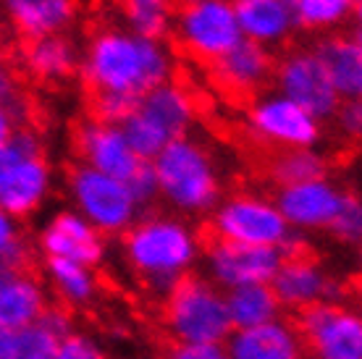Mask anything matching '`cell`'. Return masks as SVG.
Wrapping results in <instances>:
<instances>
[{
  "label": "cell",
  "instance_id": "cell-8",
  "mask_svg": "<svg viewBox=\"0 0 362 359\" xmlns=\"http://www.w3.org/2000/svg\"><path fill=\"white\" fill-rule=\"evenodd\" d=\"M173 37L187 55L199 63L221 61L242 42L231 0H192L181 3L173 16Z\"/></svg>",
  "mask_w": 362,
  "mask_h": 359
},
{
  "label": "cell",
  "instance_id": "cell-11",
  "mask_svg": "<svg viewBox=\"0 0 362 359\" xmlns=\"http://www.w3.org/2000/svg\"><path fill=\"white\" fill-rule=\"evenodd\" d=\"M247 129L252 139L279 150H310L323 136L320 121L279 92L255 98L247 110Z\"/></svg>",
  "mask_w": 362,
  "mask_h": 359
},
{
  "label": "cell",
  "instance_id": "cell-13",
  "mask_svg": "<svg viewBox=\"0 0 362 359\" xmlns=\"http://www.w3.org/2000/svg\"><path fill=\"white\" fill-rule=\"evenodd\" d=\"M197 247L208 254L218 281L228 286H250V283H271L273 273L281 265L279 247H252L221 239L208 228V234H194Z\"/></svg>",
  "mask_w": 362,
  "mask_h": 359
},
{
  "label": "cell",
  "instance_id": "cell-40",
  "mask_svg": "<svg viewBox=\"0 0 362 359\" xmlns=\"http://www.w3.org/2000/svg\"><path fill=\"white\" fill-rule=\"evenodd\" d=\"M181 3H192V0H181Z\"/></svg>",
  "mask_w": 362,
  "mask_h": 359
},
{
  "label": "cell",
  "instance_id": "cell-9",
  "mask_svg": "<svg viewBox=\"0 0 362 359\" xmlns=\"http://www.w3.org/2000/svg\"><path fill=\"white\" fill-rule=\"evenodd\" d=\"M69 194L79 216L100 234H118L134 223L139 205L124 181L110 179L79 163L69 171Z\"/></svg>",
  "mask_w": 362,
  "mask_h": 359
},
{
  "label": "cell",
  "instance_id": "cell-34",
  "mask_svg": "<svg viewBox=\"0 0 362 359\" xmlns=\"http://www.w3.org/2000/svg\"><path fill=\"white\" fill-rule=\"evenodd\" d=\"M129 192H132V197H134L136 205H147V202H153L158 197V184H155V176L150 171V163H145L139 171L127 181Z\"/></svg>",
  "mask_w": 362,
  "mask_h": 359
},
{
  "label": "cell",
  "instance_id": "cell-36",
  "mask_svg": "<svg viewBox=\"0 0 362 359\" xmlns=\"http://www.w3.org/2000/svg\"><path fill=\"white\" fill-rule=\"evenodd\" d=\"M58 359H105L98 351V346H92L82 336H66L64 341L58 343Z\"/></svg>",
  "mask_w": 362,
  "mask_h": 359
},
{
  "label": "cell",
  "instance_id": "cell-23",
  "mask_svg": "<svg viewBox=\"0 0 362 359\" xmlns=\"http://www.w3.org/2000/svg\"><path fill=\"white\" fill-rule=\"evenodd\" d=\"M45 297L37 276H13L0 283V331H18L35 325L45 312Z\"/></svg>",
  "mask_w": 362,
  "mask_h": 359
},
{
  "label": "cell",
  "instance_id": "cell-12",
  "mask_svg": "<svg viewBox=\"0 0 362 359\" xmlns=\"http://www.w3.org/2000/svg\"><path fill=\"white\" fill-rule=\"evenodd\" d=\"M273 81L281 98L291 100L315 121L334 118L341 105L323 63L317 61L315 50H308V47L284 55L273 66Z\"/></svg>",
  "mask_w": 362,
  "mask_h": 359
},
{
  "label": "cell",
  "instance_id": "cell-24",
  "mask_svg": "<svg viewBox=\"0 0 362 359\" xmlns=\"http://www.w3.org/2000/svg\"><path fill=\"white\" fill-rule=\"evenodd\" d=\"M302 346L286 325L263 323L245 328L231 341V359H299Z\"/></svg>",
  "mask_w": 362,
  "mask_h": 359
},
{
  "label": "cell",
  "instance_id": "cell-17",
  "mask_svg": "<svg viewBox=\"0 0 362 359\" xmlns=\"http://www.w3.org/2000/svg\"><path fill=\"white\" fill-rule=\"evenodd\" d=\"M242 40L265 47H281L297 29L289 0H231Z\"/></svg>",
  "mask_w": 362,
  "mask_h": 359
},
{
  "label": "cell",
  "instance_id": "cell-1",
  "mask_svg": "<svg viewBox=\"0 0 362 359\" xmlns=\"http://www.w3.org/2000/svg\"><path fill=\"white\" fill-rule=\"evenodd\" d=\"M79 71L92 95L139 100L173 79L176 55L165 40L139 37L129 29H98L79 55Z\"/></svg>",
  "mask_w": 362,
  "mask_h": 359
},
{
  "label": "cell",
  "instance_id": "cell-7",
  "mask_svg": "<svg viewBox=\"0 0 362 359\" xmlns=\"http://www.w3.org/2000/svg\"><path fill=\"white\" fill-rule=\"evenodd\" d=\"M289 331L302 351L320 359H362V323L349 310L328 302L291 307Z\"/></svg>",
  "mask_w": 362,
  "mask_h": 359
},
{
  "label": "cell",
  "instance_id": "cell-20",
  "mask_svg": "<svg viewBox=\"0 0 362 359\" xmlns=\"http://www.w3.org/2000/svg\"><path fill=\"white\" fill-rule=\"evenodd\" d=\"M317 61L323 63L328 79L334 84L339 100H360L362 95V45L360 32L334 35L320 40L315 47Z\"/></svg>",
  "mask_w": 362,
  "mask_h": 359
},
{
  "label": "cell",
  "instance_id": "cell-41",
  "mask_svg": "<svg viewBox=\"0 0 362 359\" xmlns=\"http://www.w3.org/2000/svg\"><path fill=\"white\" fill-rule=\"evenodd\" d=\"M289 3H291V0H289Z\"/></svg>",
  "mask_w": 362,
  "mask_h": 359
},
{
  "label": "cell",
  "instance_id": "cell-33",
  "mask_svg": "<svg viewBox=\"0 0 362 359\" xmlns=\"http://www.w3.org/2000/svg\"><path fill=\"white\" fill-rule=\"evenodd\" d=\"M160 359H228L216 343H184L176 339L160 341Z\"/></svg>",
  "mask_w": 362,
  "mask_h": 359
},
{
  "label": "cell",
  "instance_id": "cell-3",
  "mask_svg": "<svg viewBox=\"0 0 362 359\" xmlns=\"http://www.w3.org/2000/svg\"><path fill=\"white\" fill-rule=\"evenodd\" d=\"M197 124V100L184 84L165 81L136 100L134 110L121 124L127 142L139 158L150 163L165 144L189 136Z\"/></svg>",
  "mask_w": 362,
  "mask_h": 359
},
{
  "label": "cell",
  "instance_id": "cell-39",
  "mask_svg": "<svg viewBox=\"0 0 362 359\" xmlns=\"http://www.w3.org/2000/svg\"><path fill=\"white\" fill-rule=\"evenodd\" d=\"M3 45H6V32H3V27H0V50H3Z\"/></svg>",
  "mask_w": 362,
  "mask_h": 359
},
{
  "label": "cell",
  "instance_id": "cell-26",
  "mask_svg": "<svg viewBox=\"0 0 362 359\" xmlns=\"http://www.w3.org/2000/svg\"><path fill=\"white\" fill-rule=\"evenodd\" d=\"M118 8L129 32L150 40H165L176 16L173 0H118Z\"/></svg>",
  "mask_w": 362,
  "mask_h": 359
},
{
  "label": "cell",
  "instance_id": "cell-30",
  "mask_svg": "<svg viewBox=\"0 0 362 359\" xmlns=\"http://www.w3.org/2000/svg\"><path fill=\"white\" fill-rule=\"evenodd\" d=\"M47 270H50V276L58 281L64 297H69L71 302L90 299L92 276L84 265H76V262H71V260H61V257H47Z\"/></svg>",
  "mask_w": 362,
  "mask_h": 359
},
{
  "label": "cell",
  "instance_id": "cell-6",
  "mask_svg": "<svg viewBox=\"0 0 362 359\" xmlns=\"http://www.w3.org/2000/svg\"><path fill=\"white\" fill-rule=\"evenodd\" d=\"M127 257L145 276H181L197 252L194 231L181 220L153 216L129 225L124 236Z\"/></svg>",
  "mask_w": 362,
  "mask_h": 359
},
{
  "label": "cell",
  "instance_id": "cell-10",
  "mask_svg": "<svg viewBox=\"0 0 362 359\" xmlns=\"http://www.w3.org/2000/svg\"><path fill=\"white\" fill-rule=\"evenodd\" d=\"M210 231L221 239L252 247H281L289 239V223L268 197L239 192L218 205L210 218Z\"/></svg>",
  "mask_w": 362,
  "mask_h": 359
},
{
  "label": "cell",
  "instance_id": "cell-14",
  "mask_svg": "<svg viewBox=\"0 0 362 359\" xmlns=\"http://www.w3.org/2000/svg\"><path fill=\"white\" fill-rule=\"evenodd\" d=\"M76 153L82 158V165L98 173H105L110 179L127 184L145 160L132 150L127 134L118 124H105L98 118L84 121L76 129Z\"/></svg>",
  "mask_w": 362,
  "mask_h": 359
},
{
  "label": "cell",
  "instance_id": "cell-15",
  "mask_svg": "<svg viewBox=\"0 0 362 359\" xmlns=\"http://www.w3.org/2000/svg\"><path fill=\"white\" fill-rule=\"evenodd\" d=\"M279 252L281 265L271 278L276 299L291 307L323 302V297H328V291H331V283L317 268L315 254L305 244L291 242V236L281 244Z\"/></svg>",
  "mask_w": 362,
  "mask_h": 359
},
{
  "label": "cell",
  "instance_id": "cell-4",
  "mask_svg": "<svg viewBox=\"0 0 362 359\" xmlns=\"http://www.w3.org/2000/svg\"><path fill=\"white\" fill-rule=\"evenodd\" d=\"M53 173L35 129L16 126L0 153V210L11 218L35 213L50 194Z\"/></svg>",
  "mask_w": 362,
  "mask_h": 359
},
{
  "label": "cell",
  "instance_id": "cell-32",
  "mask_svg": "<svg viewBox=\"0 0 362 359\" xmlns=\"http://www.w3.org/2000/svg\"><path fill=\"white\" fill-rule=\"evenodd\" d=\"M331 231H334L341 242H357L360 239V231H362V207H360V199L352 197L349 192L344 194V202L339 207V213L336 218L331 220L328 225Z\"/></svg>",
  "mask_w": 362,
  "mask_h": 359
},
{
  "label": "cell",
  "instance_id": "cell-28",
  "mask_svg": "<svg viewBox=\"0 0 362 359\" xmlns=\"http://www.w3.org/2000/svg\"><path fill=\"white\" fill-rule=\"evenodd\" d=\"M271 179L281 187L291 184H305L313 179H323L328 171L326 158L317 153L315 147L310 150H281L271 160Z\"/></svg>",
  "mask_w": 362,
  "mask_h": 359
},
{
  "label": "cell",
  "instance_id": "cell-19",
  "mask_svg": "<svg viewBox=\"0 0 362 359\" xmlns=\"http://www.w3.org/2000/svg\"><path fill=\"white\" fill-rule=\"evenodd\" d=\"M42 249L47 252V257L95 265L103 257V239L98 228L87 223L79 213H58L42 234Z\"/></svg>",
  "mask_w": 362,
  "mask_h": 359
},
{
  "label": "cell",
  "instance_id": "cell-18",
  "mask_svg": "<svg viewBox=\"0 0 362 359\" xmlns=\"http://www.w3.org/2000/svg\"><path fill=\"white\" fill-rule=\"evenodd\" d=\"M273 66L276 63L271 50L242 40L221 61L213 63V79L234 95H255L273 79Z\"/></svg>",
  "mask_w": 362,
  "mask_h": 359
},
{
  "label": "cell",
  "instance_id": "cell-22",
  "mask_svg": "<svg viewBox=\"0 0 362 359\" xmlns=\"http://www.w3.org/2000/svg\"><path fill=\"white\" fill-rule=\"evenodd\" d=\"M24 63L35 79L45 84H61L71 79L79 69V50L66 35L37 37V40H29Z\"/></svg>",
  "mask_w": 362,
  "mask_h": 359
},
{
  "label": "cell",
  "instance_id": "cell-29",
  "mask_svg": "<svg viewBox=\"0 0 362 359\" xmlns=\"http://www.w3.org/2000/svg\"><path fill=\"white\" fill-rule=\"evenodd\" d=\"M58 339L40 323L8 331L6 359H58Z\"/></svg>",
  "mask_w": 362,
  "mask_h": 359
},
{
  "label": "cell",
  "instance_id": "cell-25",
  "mask_svg": "<svg viewBox=\"0 0 362 359\" xmlns=\"http://www.w3.org/2000/svg\"><path fill=\"white\" fill-rule=\"evenodd\" d=\"M279 299L273 294L271 283H250L236 286L226 299V312L231 328H255V325L271 323L279 312Z\"/></svg>",
  "mask_w": 362,
  "mask_h": 359
},
{
  "label": "cell",
  "instance_id": "cell-37",
  "mask_svg": "<svg viewBox=\"0 0 362 359\" xmlns=\"http://www.w3.org/2000/svg\"><path fill=\"white\" fill-rule=\"evenodd\" d=\"M18 242H21V236H18V228H16V223H13V218L6 216V213L0 210V257H6Z\"/></svg>",
  "mask_w": 362,
  "mask_h": 359
},
{
  "label": "cell",
  "instance_id": "cell-38",
  "mask_svg": "<svg viewBox=\"0 0 362 359\" xmlns=\"http://www.w3.org/2000/svg\"><path fill=\"white\" fill-rule=\"evenodd\" d=\"M16 121L11 118V113L6 108H0V153H3V147H6V142L11 139V134H13V129H16Z\"/></svg>",
  "mask_w": 362,
  "mask_h": 359
},
{
  "label": "cell",
  "instance_id": "cell-2",
  "mask_svg": "<svg viewBox=\"0 0 362 359\" xmlns=\"http://www.w3.org/2000/svg\"><path fill=\"white\" fill-rule=\"evenodd\" d=\"M158 194L184 213H208L221 197L216 158L202 139L181 136L150 160Z\"/></svg>",
  "mask_w": 362,
  "mask_h": 359
},
{
  "label": "cell",
  "instance_id": "cell-27",
  "mask_svg": "<svg viewBox=\"0 0 362 359\" xmlns=\"http://www.w3.org/2000/svg\"><path fill=\"white\" fill-rule=\"evenodd\" d=\"M360 0H291L297 27L308 32H331L349 24L357 13Z\"/></svg>",
  "mask_w": 362,
  "mask_h": 359
},
{
  "label": "cell",
  "instance_id": "cell-31",
  "mask_svg": "<svg viewBox=\"0 0 362 359\" xmlns=\"http://www.w3.org/2000/svg\"><path fill=\"white\" fill-rule=\"evenodd\" d=\"M0 108L8 110L16 124L27 121L29 116V98L21 87V76L13 69V63L3 55H0Z\"/></svg>",
  "mask_w": 362,
  "mask_h": 359
},
{
  "label": "cell",
  "instance_id": "cell-21",
  "mask_svg": "<svg viewBox=\"0 0 362 359\" xmlns=\"http://www.w3.org/2000/svg\"><path fill=\"white\" fill-rule=\"evenodd\" d=\"M11 24L27 40L50 35H64L76 21V0H0Z\"/></svg>",
  "mask_w": 362,
  "mask_h": 359
},
{
  "label": "cell",
  "instance_id": "cell-16",
  "mask_svg": "<svg viewBox=\"0 0 362 359\" xmlns=\"http://www.w3.org/2000/svg\"><path fill=\"white\" fill-rule=\"evenodd\" d=\"M344 194L346 192H341L328 176H323V179L305 181V184L281 187L273 205L279 207L281 218L289 225L328 228L344 202Z\"/></svg>",
  "mask_w": 362,
  "mask_h": 359
},
{
  "label": "cell",
  "instance_id": "cell-5",
  "mask_svg": "<svg viewBox=\"0 0 362 359\" xmlns=\"http://www.w3.org/2000/svg\"><path fill=\"white\" fill-rule=\"evenodd\" d=\"M160 320L168 325L176 341L218 343L231 333L226 299L208 281L192 273L176 276L160 305Z\"/></svg>",
  "mask_w": 362,
  "mask_h": 359
},
{
  "label": "cell",
  "instance_id": "cell-35",
  "mask_svg": "<svg viewBox=\"0 0 362 359\" xmlns=\"http://www.w3.org/2000/svg\"><path fill=\"white\" fill-rule=\"evenodd\" d=\"M334 121L344 136H360L362 131V108L360 100H344L334 113Z\"/></svg>",
  "mask_w": 362,
  "mask_h": 359
}]
</instances>
